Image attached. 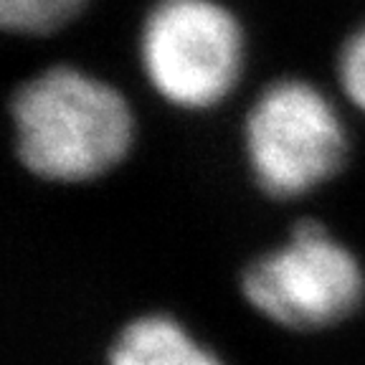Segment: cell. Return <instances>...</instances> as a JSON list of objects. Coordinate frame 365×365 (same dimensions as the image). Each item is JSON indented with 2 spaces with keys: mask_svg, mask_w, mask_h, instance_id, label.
Here are the masks:
<instances>
[{
  "mask_svg": "<svg viewBox=\"0 0 365 365\" xmlns=\"http://www.w3.org/2000/svg\"><path fill=\"white\" fill-rule=\"evenodd\" d=\"M241 294L274 325L325 330L363 304L365 272L360 259L322 223L299 221L284 244L244 269Z\"/></svg>",
  "mask_w": 365,
  "mask_h": 365,
  "instance_id": "obj_4",
  "label": "cell"
},
{
  "mask_svg": "<svg viewBox=\"0 0 365 365\" xmlns=\"http://www.w3.org/2000/svg\"><path fill=\"white\" fill-rule=\"evenodd\" d=\"M86 0H0L3 29L18 36H46L74 21Z\"/></svg>",
  "mask_w": 365,
  "mask_h": 365,
  "instance_id": "obj_6",
  "label": "cell"
},
{
  "mask_svg": "<svg viewBox=\"0 0 365 365\" xmlns=\"http://www.w3.org/2000/svg\"><path fill=\"white\" fill-rule=\"evenodd\" d=\"M337 81L350 104L365 114V23L342 43L337 56Z\"/></svg>",
  "mask_w": 365,
  "mask_h": 365,
  "instance_id": "obj_7",
  "label": "cell"
},
{
  "mask_svg": "<svg viewBox=\"0 0 365 365\" xmlns=\"http://www.w3.org/2000/svg\"><path fill=\"white\" fill-rule=\"evenodd\" d=\"M345 150L348 137L335 104L307 79L272 81L246 114V165L272 198L312 193L340 170Z\"/></svg>",
  "mask_w": 365,
  "mask_h": 365,
  "instance_id": "obj_3",
  "label": "cell"
},
{
  "mask_svg": "<svg viewBox=\"0 0 365 365\" xmlns=\"http://www.w3.org/2000/svg\"><path fill=\"white\" fill-rule=\"evenodd\" d=\"M137 48L155 94L185 112L221 104L239 84L246 56L239 18L218 0H158Z\"/></svg>",
  "mask_w": 365,
  "mask_h": 365,
  "instance_id": "obj_2",
  "label": "cell"
},
{
  "mask_svg": "<svg viewBox=\"0 0 365 365\" xmlns=\"http://www.w3.org/2000/svg\"><path fill=\"white\" fill-rule=\"evenodd\" d=\"M11 122L21 165L51 182L107 175L135 145L125 94L76 66H51L18 86Z\"/></svg>",
  "mask_w": 365,
  "mask_h": 365,
  "instance_id": "obj_1",
  "label": "cell"
},
{
  "mask_svg": "<svg viewBox=\"0 0 365 365\" xmlns=\"http://www.w3.org/2000/svg\"><path fill=\"white\" fill-rule=\"evenodd\" d=\"M107 365H223L211 348L163 312L130 319L107 353Z\"/></svg>",
  "mask_w": 365,
  "mask_h": 365,
  "instance_id": "obj_5",
  "label": "cell"
}]
</instances>
